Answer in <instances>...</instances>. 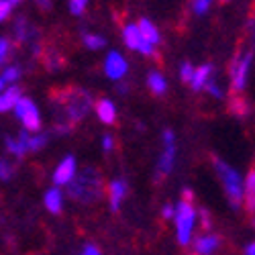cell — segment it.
I'll list each match as a JSON object with an SVG mask.
<instances>
[{"instance_id":"cell-1","label":"cell","mask_w":255,"mask_h":255,"mask_svg":"<svg viewBox=\"0 0 255 255\" xmlns=\"http://www.w3.org/2000/svg\"><path fill=\"white\" fill-rule=\"evenodd\" d=\"M70 198L78 200V202H94L100 198V192H102V180L98 176L96 169L92 167H86L82 174H76V178L70 182Z\"/></svg>"},{"instance_id":"cell-2","label":"cell","mask_w":255,"mask_h":255,"mask_svg":"<svg viewBox=\"0 0 255 255\" xmlns=\"http://www.w3.org/2000/svg\"><path fill=\"white\" fill-rule=\"evenodd\" d=\"M215 169H217V174H219V178L225 186V192H227V198H229L231 206L237 208L243 200V184H241L239 174L229 163H225L223 159H215Z\"/></svg>"},{"instance_id":"cell-3","label":"cell","mask_w":255,"mask_h":255,"mask_svg":"<svg viewBox=\"0 0 255 255\" xmlns=\"http://www.w3.org/2000/svg\"><path fill=\"white\" fill-rule=\"evenodd\" d=\"M174 219H176V233H178V243L180 245H188L192 239V229H194V221H196V212L190 202H180L174 210Z\"/></svg>"},{"instance_id":"cell-4","label":"cell","mask_w":255,"mask_h":255,"mask_svg":"<svg viewBox=\"0 0 255 255\" xmlns=\"http://www.w3.org/2000/svg\"><path fill=\"white\" fill-rule=\"evenodd\" d=\"M61 100L66 102L72 121H82L90 111V96L82 90H70L66 96H61Z\"/></svg>"},{"instance_id":"cell-5","label":"cell","mask_w":255,"mask_h":255,"mask_svg":"<svg viewBox=\"0 0 255 255\" xmlns=\"http://www.w3.org/2000/svg\"><path fill=\"white\" fill-rule=\"evenodd\" d=\"M14 111H16V117L23 121V125L27 127L29 131H39V127H41V117H39V111H37V106L31 98H20L14 106Z\"/></svg>"},{"instance_id":"cell-6","label":"cell","mask_w":255,"mask_h":255,"mask_svg":"<svg viewBox=\"0 0 255 255\" xmlns=\"http://www.w3.org/2000/svg\"><path fill=\"white\" fill-rule=\"evenodd\" d=\"M163 153H161V159L157 163V174L163 176V174H169L174 167V159H176V143H174V133L172 131H163Z\"/></svg>"},{"instance_id":"cell-7","label":"cell","mask_w":255,"mask_h":255,"mask_svg":"<svg viewBox=\"0 0 255 255\" xmlns=\"http://www.w3.org/2000/svg\"><path fill=\"white\" fill-rule=\"evenodd\" d=\"M251 57L253 53H245L243 57L235 59L233 63V72H231V78H233V92H241L245 88V82H247V72L251 68Z\"/></svg>"},{"instance_id":"cell-8","label":"cell","mask_w":255,"mask_h":255,"mask_svg":"<svg viewBox=\"0 0 255 255\" xmlns=\"http://www.w3.org/2000/svg\"><path fill=\"white\" fill-rule=\"evenodd\" d=\"M127 70H129V66H127L125 57H123L119 51H111L109 55H106V59H104V74L109 76L111 80H121V78H125Z\"/></svg>"},{"instance_id":"cell-9","label":"cell","mask_w":255,"mask_h":255,"mask_svg":"<svg viewBox=\"0 0 255 255\" xmlns=\"http://www.w3.org/2000/svg\"><path fill=\"white\" fill-rule=\"evenodd\" d=\"M76 178V159L72 155H68L63 159L53 172V182L55 186H63V184H70Z\"/></svg>"},{"instance_id":"cell-10","label":"cell","mask_w":255,"mask_h":255,"mask_svg":"<svg viewBox=\"0 0 255 255\" xmlns=\"http://www.w3.org/2000/svg\"><path fill=\"white\" fill-rule=\"evenodd\" d=\"M137 29H139V33H141V37L149 43L151 47H155V45H159V31H157V27L151 23V20H147V18H141L139 20V25H137Z\"/></svg>"},{"instance_id":"cell-11","label":"cell","mask_w":255,"mask_h":255,"mask_svg":"<svg viewBox=\"0 0 255 255\" xmlns=\"http://www.w3.org/2000/svg\"><path fill=\"white\" fill-rule=\"evenodd\" d=\"M96 115H98V119L104 125H113L117 121V109H115V104L111 100H106V98H100L96 102Z\"/></svg>"},{"instance_id":"cell-12","label":"cell","mask_w":255,"mask_h":255,"mask_svg":"<svg viewBox=\"0 0 255 255\" xmlns=\"http://www.w3.org/2000/svg\"><path fill=\"white\" fill-rule=\"evenodd\" d=\"M210 74H212L210 63H206V66H200L198 70H194V76H192V80H190V86H192V90H202L208 84V80H210Z\"/></svg>"},{"instance_id":"cell-13","label":"cell","mask_w":255,"mask_h":255,"mask_svg":"<svg viewBox=\"0 0 255 255\" xmlns=\"http://www.w3.org/2000/svg\"><path fill=\"white\" fill-rule=\"evenodd\" d=\"M20 98H23V96H20V88H16V86L8 88L4 94H0V113L12 111Z\"/></svg>"},{"instance_id":"cell-14","label":"cell","mask_w":255,"mask_h":255,"mask_svg":"<svg viewBox=\"0 0 255 255\" xmlns=\"http://www.w3.org/2000/svg\"><path fill=\"white\" fill-rule=\"evenodd\" d=\"M27 141H29V135L27 133H20L18 139H12V137H6V149L16 155V157H23L25 151H27Z\"/></svg>"},{"instance_id":"cell-15","label":"cell","mask_w":255,"mask_h":255,"mask_svg":"<svg viewBox=\"0 0 255 255\" xmlns=\"http://www.w3.org/2000/svg\"><path fill=\"white\" fill-rule=\"evenodd\" d=\"M219 243H221L219 237H215V235H206V237H198V239H196L194 249H196L198 255H210L212 251L219 247Z\"/></svg>"},{"instance_id":"cell-16","label":"cell","mask_w":255,"mask_h":255,"mask_svg":"<svg viewBox=\"0 0 255 255\" xmlns=\"http://www.w3.org/2000/svg\"><path fill=\"white\" fill-rule=\"evenodd\" d=\"M123 37H125V43H127V47H129V49H139L141 43L145 41L141 37L139 29H137V25H127L125 31H123Z\"/></svg>"},{"instance_id":"cell-17","label":"cell","mask_w":255,"mask_h":255,"mask_svg":"<svg viewBox=\"0 0 255 255\" xmlns=\"http://www.w3.org/2000/svg\"><path fill=\"white\" fill-rule=\"evenodd\" d=\"M243 198H245V206L247 210H255V169L249 172L247 180H245V188H243Z\"/></svg>"},{"instance_id":"cell-18","label":"cell","mask_w":255,"mask_h":255,"mask_svg":"<svg viewBox=\"0 0 255 255\" xmlns=\"http://www.w3.org/2000/svg\"><path fill=\"white\" fill-rule=\"evenodd\" d=\"M125 194H127V184L121 182V180H115L111 184V192H109V196H111V208L113 210H119L121 200L125 198Z\"/></svg>"},{"instance_id":"cell-19","label":"cell","mask_w":255,"mask_h":255,"mask_svg":"<svg viewBox=\"0 0 255 255\" xmlns=\"http://www.w3.org/2000/svg\"><path fill=\"white\" fill-rule=\"evenodd\" d=\"M45 206L49 212H53V215H57V212H61V206H63V196L57 188H51L45 192Z\"/></svg>"},{"instance_id":"cell-20","label":"cell","mask_w":255,"mask_h":255,"mask_svg":"<svg viewBox=\"0 0 255 255\" xmlns=\"http://www.w3.org/2000/svg\"><path fill=\"white\" fill-rule=\"evenodd\" d=\"M147 86H149V90H151L153 94H163V92L167 90V82H165V78H163L161 74L151 72L149 78H147Z\"/></svg>"},{"instance_id":"cell-21","label":"cell","mask_w":255,"mask_h":255,"mask_svg":"<svg viewBox=\"0 0 255 255\" xmlns=\"http://www.w3.org/2000/svg\"><path fill=\"white\" fill-rule=\"evenodd\" d=\"M45 143H47V135L29 137V141H27V151H39V149H43Z\"/></svg>"},{"instance_id":"cell-22","label":"cell","mask_w":255,"mask_h":255,"mask_svg":"<svg viewBox=\"0 0 255 255\" xmlns=\"http://www.w3.org/2000/svg\"><path fill=\"white\" fill-rule=\"evenodd\" d=\"M84 45L90 47V49H102L106 45V41L98 35H84Z\"/></svg>"},{"instance_id":"cell-23","label":"cell","mask_w":255,"mask_h":255,"mask_svg":"<svg viewBox=\"0 0 255 255\" xmlns=\"http://www.w3.org/2000/svg\"><path fill=\"white\" fill-rule=\"evenodd\" d=\"M16 4H18L16 0H0V23H2V20L10 14V10H12Z\"/></svg>"},{"instance_id":"cell-24","label":"cell","mask_w":255,"mask_h":255,"mask_svg":"<svg viewBox=\"0 0 255 255\" xmlns=\"http://www.w3.org/2000/svg\"><path fill=\"white\" fill-rule=\"evenodd\" d=\"M18 76H20V70H18L16 66H10V68L4 70V74L0 76V78H2L4 84H6V82H14V80H18Z\"/></svg>"},{"instance_id":"cell-25","label":"cell","mask_w":255,"mask_h":255,"mask_svg":"<svg viewBox=\"0 0 255 255\" xmlns=\"http://www.w3.org/2000/svg\"><path fill=\"white\" fill-rule=\"evenodd\" d=\"M86 6H88L86 0H72V2L68 4V8H70V12H72V14H82Z\"/></svg>"},{"instance_id":"cell-26","label":"cell","mask_w":255,"mask_h":255,"mask_svg":"<svg viewBox=\"0 0 255 255\" xmlns=\"http://www.w3.org/2000/svg\"><path fill=\"white\" fill-rule=\"evenodd\" d=\"M180 76H182L184 82H190V80H192V76H194V68L190 66V63H184L182 70H180Z\"/></svg>"},{"instance_id":"cell-27","label":"cell","mask_w":255,"mask_h":255,"mask_svg":"<svg viewBox=\"0 0 255 255\" xmlns=\"http://www.w3.org/2000/svg\"><path fill=\"white\" fill-rule=\"evenodd\" d=\"M192 6H194V10H196V14H204V12L210 8V0H196Z\"/></svg>"},{"instance_id":"cell-28","label":"cell","mask_w":255,"mask_h":255,"mask_svg":"<svg viewBox=\"0 0 255 255\" xmlns=\"http://www.w3.org/2000/svg\"><path fill=\"white\" fill-rule=\"evenodd\" d=\"M10 174H12L10 165H8L4 159H0V180H8V178H10Z\"/></svg>"},{"instance_id":"cell-29","label":"cell","mask_w":255,"mask_h":255,"mask_svg":"<svg viewBox=\"0 0 255 255\" xmlns=\"http://www.w3.org/2000/svg\"><path fill=\"white\" fill-rule=\"evenodd\" d=\"M8 49H10V43H8V41H6V39H0V63L6 59Z\"/></svg>"},{"instance_id":"cell-30","label":"cell","mask_w":255,"mask_h":255,"mask_svg":"<svg viewBox=\"0 0 255 255\" xmlns=\"http://www.w3.org/2000/svg\"><path fill=\"white\" fill-rule=\"evenodd\" d=\"M16 37H18L20 41L27 39V29H25V20H23V18L16 20Z\"/></svg>"},{"instance_id":"cell-31","label":"cell","mask_w":255,"mask_h":255,"mask_svg":"<svg viewBox=\"0 0 255 255\" xmlns=\"http://www.w3.org/2000/svg\"><path fill=\"white\" fill-rule=\"evenodd\" d=\"M204 88H206V90H208V92H210L212 96H217V98H221V96H223L221 88H219V86H217V84H215V82H212V80H208V84H206V86H204Z\"/></svg>"},{"instance_id":"cell-32","label":"cell","mask_w":255,"mask_h":255,"mask_svg":"<svg viewBox=\"0 0 255 255\" xmlns=\"http://www.w3.org/2000/svg\"><path fill=\"white\" fill-rule=\"evenodd\" d=\"M102 147H104V151H111L113 149V137L111 135H104L102 137Z\"/></svg>"},{"instance_id":"cell-33","label":"cell","mask_w":255,"mask_h":255,"mask_svg":"<svg viewBox=\"0 0 255 255\" xmlns=\"http://www.w3.org/2000/svg\"><path fill=\"white\" fill-rule=\"evenodd\" d=\"M82 255H100V251L94 245H86V247H84V251H82Z\"/></svg>"},{"instance_id":"cell-34","label":"cell","mask_w":255,"mask_h":255,"mask_svg":"<svg viewBox=\"0 0 255 255\" xmlns=\"http://www.w3.org/2000/svg\"><path fill=\"white\" fill-rule=\"evenodd\" d=\"M161 215H163V219H172V217H174V206L165 204V206H163V212H161Z\"/></svg>"},{"instance_id":"cell-35","label":"cell","mask_w":255,"mask_h":255,"mask_svg":"<svg viewBox=\"0 0 255 255\" xmlns=\"http://www.w3.org/2000/svg\"><path fill=\"white\" fill-rule=\"evenodd\" d=\"M245 255H255V243L247 245V249H245Z\"/></svg>"},{"instance_id":"cell-36","label":"cell","mask_w":255,"mask_h":255,"mask_svg":"<svg viewBox=\"0 0 255 255\" xmlns=\"http://www.w3.org/2000/svg\"><path fill=\"white\" fill-rule=\"evenodd\" d=\"M39 6H41V8H49V6H51V2H39Z\"/></svg>"},{"instance_id":"cell-37","label":"cell","mask_w":255,"mask_h":255,"mask_svg":"<svg viewBox=\"0 0 255 255\" xmlns=\"http://www.w3.org/2000/svg\"><path fill=\"white\" fill-rule=\"evenodd\" d=\"M2 90H4V80L0 78V92H2Z\"/></svg>"}]
</instances>
